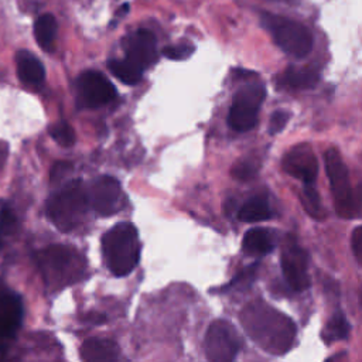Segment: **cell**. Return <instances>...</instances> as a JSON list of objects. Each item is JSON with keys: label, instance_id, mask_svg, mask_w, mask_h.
Segmentation results:
<instances>
[{"label": "cell", "instance_id": "cell-22", "mask_svg": "<svg viewBox=\"0 0 362 362\" xmlns=\"http://www.w3.org/2000/svg\"><path fill=\"white\" fill-rule=\"evenodd\" d=\"M349 322L346 321L344 313L335 311L322 331V338L327 344H331L338 339H345L349 335Z\"/></svg>", "mask_w": 362, "mask_h": 362}, {"label": "cell", "instance_id": "cell-12", "mask_svg": "<svg viewBox=\"0 0 362 362\" xmlns=\"http://www.w3.org/2000/svg\"><path fill=\"white\" fill-rule=\"evenodd\" d=\"M283 170L305 182H313L318 174V161L308 144L293 146L283 157Z\"/></svg>", "mask_w": 362, "mask_h": 362}, {"label": "cell", "instance_id": "cell-7", "mask_svg": "<svg viewBox=\"0 0 362 362\" xmlns=\"http://www.w3.org/2000/svg\"><path fill=\"white\" fill-rule=\"evenodd\" d=\"M324 161L338 215L344 218L356 216L354 189L349 182V173L339 153L335 148H328L324 153Z\"/></svg>", "mask_w": 362, "mask_h": 362}, {"label": "cell", "instance_id": "cell-8", "mask_svg": "<svg viewBox=\"0 0 362 362\" xmlns=\"http://www.w3.org/2000/svg\"><path fill=\"white\" fill-rule=\"evenodd\" d=\"M204 346L205 355L209 361L230 362L239 352L240 339L230 322L225 320H216L206 329Z\"/></svg>", "mask_w": 362, "mask_h": 362}, {"label": "cell", "instance_id": "cell-33", "mask_svg": "<svg viewBox=\"0 0 362 362\" xmlns=\"http://www.w3.org/2000/svg\"><path fill=\"white\" fill-rule=\"evenodd\" d=\"M8 156V144L3 140H0V170L4 167L6 160Z\"/></svg>", "mask_w": 362, "mask_h": 362}, {"label": "cell", "instance_id": "cell-30", "mask_svg": "<svg viewBox=\"0 0 362 362\" xmlns=\"http://www.w3.org/2000/svg\"><path fill=\"white\" fill-rule=\"evenodd\" d=\"M71 171H72V163H69V161H57L51 167L49 177H51L52 181H58V180H62L65 175H68Z\"/></svg>", "mask_w": 362, "mask_h": 362}, {"label": "cell", "instance_id": "cell-32", "mask_svg": "<svg viewBox=\"0 0 362 362\" xmlns=\"http://www.w3.org/2000/svg\"><path fill=\"white\" fill-rule=\"evenodd\" d=\"M354 201H355L356 216H359L362 215V184L358 187L356 191H354Z\"/></svg>", "mask_w": 362, "mask_h": 362}, {"label": "cell", "instance_id": "cell-19", "mask_svg": "<svg viewBox=\"0 0 362 362\" xmlns=\"http://www.w3.org/2000/svg\"><path fill=\"white\" fill-rule=\"evenodd\" d=\"M283 81L291 89H311L318 83L320 75L310 66H290L284 72Z\"/></svg>", "mask_w": 362, "mask_h": 362}, {"label": "cell", "instance_id": "cell-2", "mask_svg": "<svg viewBox=\"0 0 362 362\" xmlns=\"http://www.w3.org/2000/svg\"><path fill=\"white\" fill-rule=\"evenodd\" d=\"M102 252L107 269L115 276H127L140 259V242L134 225L120 222L110 228L102 238Z\"/></svg>", "mask_w": 362, "mask_h": 362}, {"label": "cell", "instance_id": "cell-23", "mask_svg": "<svg viewBox=\"0 0 362 362\" xmlns=\"http://www.w3.org/2000/svg\"><path fill=\"white\" fill-rule=\"evenodd\" d=\"M303 205L305 208V211L317 219L324 218V209L321 205V199H320V194L318 191L313 187V182H305L304 188H303Z\"/></svg>", "mask_w": 362, "mask_h": 362}, {"label": "cell", "instance_id": "cell-11", "mask_svg": "<svg viewBox=\"0 0 362 362\" xmlns=\"http://www.w3.org/2000/svg\"><path fill=\"white\" fill-rule=\"evenodd\" d=\"M281 269L286 281L296 291H304L310 286L308 253L290 240L281 252Z\"/></svg>", "mask_w": 362, "mask_h": 362}, {"label": "cell", "instance_id": "cell-25", "mask_svg": "<svg viewBox=\"0 0 362 362\" xmlns=\"http://www.w3.org/2000/svg\"><path fill=\"white\" fill-rule=\"evenodd\" d=\"M16 223H17V218H16L13 208L10 206L8 202L1 201V205H0V242H1L3 236L8 235L16 228Z\"/></svg>", "mask_w": 362, "mask_h": 362}, {"label": "cell", "instance_id": "cell-9", "mask_svg": "<svg viewBox=\"0 0 362 362\" xmlns=\"http://www.w3.org/2000/svg\"><path fill=\"white\" fill-rule=\"evenodd\" d=\"M89 206L102 216H110L124 206V194L120 182L110 175L96 178L86 188Z\"/></svg>", "mask_w": 362, "mask_h": 362}, {"label": "cell", "instance_id": "cell-28", "mask_svg": "<svg viewBox=\"0 0 362 362\" xmlns=\"http://www.w3.org/2000/svg\"><path fill=\"white\" fill-rule=\"evenodd\" d=\"M194 52V47L188 42H182V44H177V45H170L165 47L163 49V55L168 59H175V61H181V59H187L191 54Z\"/></svg>", "mask_w": 362, "mask_h": 362}, {"label": "cell", "instance_id": "cell-6", "mask_svg": "<svg viewBox=\"0 0 362 362\" xmlns=\"http://www.w3.org/2000/svg\"><path fill=\"white\" fill-rule=\"evenodd\" d=\"M266 98L263 83L253 82L242 86L233 96L228 115V124L236 132L252 130L259 120V109Z\"/></svg>", "mask_w": 362, "mask_h": 362}, {"label": "cell", "instance_id": "cell-29", "mask_svg": "<svg viewBox=\"0 0 362 362\" xmlns=\"http://www.w3.org/2000/svg\"><path fill=\"white\" fill-rule=\"evenodd\" d=\"M290 120V113L287 110H276L272 116H270V122H269V133L270 134H277L280 133L287 122Z\"/></svg>", "mask_w": 362, "mask_h": 362}, {"label": "cell", "instance_id": "cell-16", "mask_svg": "<svg viewBox=\"0 0 362 362\" xmlns=\"http://www.w3.org/2000/svg\"><path fill=\"white\" fill-rule=\"evenodd\" d=\"M17 74L23 83L25 85H38L44 81L45 69L41 61L28 51H18L17 57Z\"/></svg>", "mask_w": 362, "mask_h": 362}, {"label": "cell", "instance_id": "cell-21", "mask_svg": "<svg viewBox=\"0 0 362 362\" xmlns=\"http://www.w3.org/2000/svg\"><path fill=\"white\" fill-rule=\"evenodd\" d=\"M109 69L110 72L120 79L123 83L127 85H136L141 76H143V68L136 65L133 61L124 58V59H110L109 61Z\"/></svg>", "mask_w": 362, "mask_h": 362}, {"label": "cell", "instance_id": "cell-20", "mask_svg": "<svg viewBox=\"0 0 362 362\" xmlns=\"http://www.w3.org/2000/svg\"><path fill=\"white\" fill-rule=\"evenodd\" d=\"M272 216L270 206L264 197H252L249 198L239 209L238 218L242 222H262Z\"/></svg>", "mask_w": 362, "mask_h": 362}, {"label": "cell", "instance_id": "cell-15", "mask_svg": "<svg viewBox=\"0 0 362 362\" xmlns=\"http://www.w3.org/2000/svg\"><path fill=\"white\" fill-rule=\"evenodd\" d=\"M119 354L117 344L106 338H89L81 346V356L88 362L116 361Z\"/></svg>", "mask_w": 362, "mask_h": 362}, {"label": "cell", "instance_id": "cell-31", "mask_svg": "<svg viewBox=\"0 0 362 362\" xmlns=\"http://www.w3.org/2000/svg\"><path fill=\"white\" fill-rule=\"evenodd\" d=\"M351 245H352V250H354L356 260L362 264V225L356 226L354 229L352 238H351Z\"/></svg>", "mask_w": 362, "mask_h": 362}, {"label": "cell", "instance_id": "cell-17", "mask_svg": "<svg viewBox=\"0 0 362 362\" xmlns=\"http://www.w3.org/2000/svg\"><path fill=\"white\" fill-rule=\"evenodd\" d=\"M242 249L249 256L260 257L274 249V240L267 229L252 228L243 236Z\"/></svg>", "mask_w": 362, "mask_h": 362}, {"label": "cell", "instance_id": "cell-24", "mask_svg": "<svg viewBox=\"0 0 362 362\" xmlns=\"http://www.w3.org/2000/svg\"><path fill=\"white\" fill-rule=\"evenodd\" d=\"M51 137L62 147H71L75 143V132L66 122H59L49 129Z\"/></svg>", "mask_w": 362, "mask_h": 362}, {"label": "cell", "instance_id": "cell-3", "mask_svg": "<svg viewBox=\"0 0 362 362\" xmlns=\"http://www.w3.org/2000/svg\"><path fill=\"white\" fill-rule=\"evenodd\" d=\"M89 206L86 188L81 180L65 184L47 202V215L62 232H69L78 226Z\"/></svg>", "mask_w": 362, "mask_h": 362}, {"label": "cell", "instance_id": "cell-5", "mask_svg": "<svg viewBox=\"0 0 362 362\" xmlns=\"http://www.w3.org/2000/svg\"><path fill=\"white\" fill-rule=\"evenodd\" d=\"M262 24L286 54L294 58H304L310 54L313 48L311 33L298 21L277 14L263 13Z\"/></svg>", "mask_w": 362, "mask_h": 362}, {"label": "cell", "instance_id": "cell-1", "mask_svg": "<svg viewBox=\"0 0 362 362\" xmlns=\"http://www.w3.org/2000/svg\"><path fill=\"white\" fill-rule=\"evenodd\" d=\"M239 320L247 337L264 352L284 355L291 349L296 339V324L267 303L255 300L246 304Z\"/></svg>", "mask_w": 362, "mask_h": 362}, {"label": "cell", "instance_id": "cell-14", "mask_svg": "<svg viewBox=\"0 0 362 362\" xmlns=\"http://www.w3.org/2000/svg\"><path fill=\"white\" fill-rule=\"evenodd\" d=\"M23 318V303L18 294L10 290L0 291V351L13 339Z\"/></svg>", "mask_w": 362, "mask_h": 362}, {"label": "cell", "instance_id": "cell-27", "mask_svg": "<svg viewBox=\"0 0 362 362\" xmlns=\"http://www.w3.org/2000/svg\"><path fill=\"white\" fill-rule=\"evenodd\" d=\"M256 174H257V165L249 160L239 161L232 168V175L240 181H247L253 178Z\"/></svg>", "mask_w": 362, "mask_h": 362}, {"label": "cell", "instance_id": "cell-26", "mask_svg": "<svg viewBox=\"0 0 362 362\" xmlns=\"http://www.w3.org/2000/svg\"><path fill=\"white\" fill-rule=\"evenodd\" d=\"M257 267H259V263H253L247 267H245L242 272H239L235 279L230 280V283L228 284V288H246L252 284V281L255 280L256 277V273H257Z\"/></svg>", "mask_w": 362, "mask_h": 362}, {"label": "cell", "instance_id": "cell-13", "mask_svg": "<svg viewBox=\"0 0 362 362\" xmlns=\"http://www.w3.org/2000/svg\"><path fill=\"white\" fill-rule=\"evenodd\" d=\"M126 58L146 69L157 61L156 37L148 30H137L127 35L123 42Z\"/></svg>", "mask_w": 362, "mask_h": 362}, {"label": "cell", "instance_id": "cell-4", "mask_svg": "<svg viewBox=\"0 0 362 362\" xmlns=\"http://www.w3.org/2000/svg\"><path fill=\"white\" fill-rule=\"evenodd\" d=\"M40 267L47 284L59 288L81 279L85 263L74 247L54 245L40 253Z\"/></svg>", "mask_w": 362, "mask_h": 362}, {"label": "cell", "instance_id": "cell-10", "mask_svg": "<svg viewBox=\"0 0 362 362\" xmlns=\"http://www.w3.org/2000/svg\"><path fill=\"white\" fill-rule=\"evenodd\" d=\"M76 88L79 102L85 107H99L116 98V89L112 82L103 74L93 69L81 74Z\"/></svg>", "mask_w": 362, "mask_h": 362}, {"label": "cell", "instance_id": "cell-18", "mask_svg": "<svg viewBox=\"0 0 362 362\" xmlns=\"http://www.w3.org/2000/svg\"><path fill=\"white\" fill-rule=\"evenodd\" d=\"M34 37L37 44L47 52L54 49L57 37V21L52 14H41L34 23Z\"/></svg>", "mask_w": 362, "mask_h": 362}]
</instances>
